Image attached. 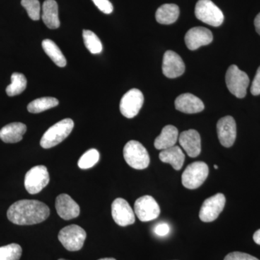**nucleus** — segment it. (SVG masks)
Wrapping results in <instances>:
<instances>
[{"label": "nucleus", "mask_w": 260, "mask_h": 260, "mask_svg": "<svg viewBox=\"0 0 260 260\" xmlns=\"http://www.w3.org/2000/svg\"><path fill=\"white\" fill-rule=\"evenodd\" d=\"M50 210L47 205L38 200H23L15 202L8 210L10 222L20 225H34L47 220Z\"/></svg>", "instance_id": "1"}, {"label": "nucleus", "mask_w": 260, "mask_h": 260, "mask_svg": "<svg viewBox=\"0 0 260 260\" xmlns=\"http://www.w3.org/2000/svg\"><path fill=\"white\" fill-rule=\"evenodd\" d=\"M74 128V121L64 119L51 126L43 135L40 141L43 148L49 149L59 145L70 135Z\"/></svg>", "instance_id": "2"}, {"label": "nucleus", "mask_w": 260, "mask_h": 260, "mask_svg": "<svg viewBox=\"0 0 260 260\" xmlns=\"http://www.w3.org/2000/svg\"><path fill=\"white\" fill-rule=\"evenodd\" d=\"M124 160L126 164L138 170H143L150 164V155L148 150L140 142L130 140L123 150Z\"/></svg>", "instance_id": "3"}, {"label": "nucleus", "mask_w": 260, "mask_h": 260, "mask_svg": "<svg viewBox=\"0 0 260 260\" xmlns=\"http://www.w3.org/2000/svg\"><path fill=\"white\" fill-rule=\"evenodd\" d=\"M209 174V167L203 161L189 164L181 176V182L186 189H195L203 185Z\"/></svg>", "instance_id": "4"}, {"label": "nucleus", "mask_w": 260, "mask_h": 260, "mask_svg": "<svg viewBox=\"0 0 260 260\" xmlns=\"http://www.w3.org/2000/svg\"><path fill=\"white\" fill-rule=\"evenodd\" d=\"M87 234L83 228L78 225H70L59 232L58 239L67 250L79 251L83 248Z\"/></svg>", "instance_id": "5"}, {"label": "nucleus", "mask_w": 260, "mask_h": 260, "mask_svg": "<svg viewBox=\"0 0 260 260\" xmlns=\"http://www.w3.org/2000/svg\"><path fill=\"white\" fill-rule=\"evenodd\" d=\"M195 16L203 23L218 27L223 23L224 15L211 0H199L195 6Z\"/></svg>", "instance_id": "6"}, {"label": "nucleus", "mask_w": 260, "mask_h": 260, "mask_svg": "<svg viewBox=\"0 0 260 260\" xmlns=\"http://www.w3.org/2000/svg\"><path fill=\"white\" fill-rule=\"evenodd\" d=\"M225 83L229 91L239 99L246 96L249 78L246 73L239 69L237 65L229 67L225 75Z\"/></svg>", "instance_id": "7"}, {"label": "nucleus", "mask_w": 260, "mask_h": 260, "mask_svg": "<svg viewBox=\"0 0 260 260\" xmlns=\"http://www.w3.org/2000/svg\"><path fill=\"white\" fill-rule=\"evenodd\" d=\"M50 180L47 168L44 166H37L31 168L25 174V189L30 194H36L42 191L48 185Z\"/></svg>", "instance_id": "8"}, {"label": "nucleus", "mask_w": 260, "mask_h": 260, "mask_svg": "<svg viewBox=\"0 0 260 260\" xmlns=\"http://www.w3.org/2000/svg\"><path fill=\"white\" fill-rule=\"evenodd\" d=\"M134 210L135 215L142 222L155 220L160 213V207L156 200L149 195L141 197L135 201Z\"/></svg>", "instance_id": "9"}, {"label": "nucleus", "mask_w": 260, "mask_h": 260, "mask_svg": "<svg viewBox=\"0 0 260 260\" xmlns=\"http://www.w3.org/2000/svg\"><path fill=\"white\" fill-rule=\"evenodd\" d=\"M225 205V197L221 193H218L205 200L200 209V220L205 223H210L216 220L223 211Z\"/></svg>", "instance_id": "10"}, {"label": "nucleus", "mask_w": 260, "mask_h": 260, "mask_svg": "<svg viewBox=\"0 0 260 260\" xmlns=\"http://www.w3.org/2000/svg\"><path fill=\"white\" fill-rule=\"evenodd\" d=\"M144 103V96L140 90L136 88L131 89L126 92L120 102V112L123 116L132 119L138 115Z\"/></svg>", "instance_id": "11"}, {"label": "nucleus", "mask_w": 260, "mask_h": 260, "mask_svg": "<svg viewBox=\"0 0 260 260\" xmlns=\"http://www.w3.org/2000/svg\"><path fill=\"white\" fill-rule=\"evenodd\" d=\"M112 215L114 222L120 226H127L135 222V212L128 202L122 198H117L113 202Z\"/></svg>", "instance_id": "12"}, {"label": "nucleus", "mask_w": 260, "mask_h": 260, "mask_svg": "<svg viewBox=\"0 0 260 260\" xmlns=\"http://www.w3.org/2000/svg\"><path fill=\"white\" fill-rule=\"evenodd\" d=\"M217 133L220 144L225 148L232 147L237 138V124L234 118L226 116L219 119Z\"/></svg>", "instance_id": "13"}, {"label": "nucleus", "mask_w": 260, "mask_h": 260, "mask_svg": "<svg viewBox=\"0 0 260 260\" xmlns=\"http://www.w3.org/2000/svg\"><path fill=\"white\" fill-rule=\"evenodd\" d=\"M213 40V34L209 29L204 27L191 28L184 37L186 47L191 51L196 50L202 46L208 45Z\"/></svg>", "instance_id": "14"}, {"label": "nucleus", "mask_w": 260, "mask_h": 260, "mask_svg": "<svg viewBox=\"0 0 260 260\" xmlns=\"http://www.w3.org/2000/svg\"><path fill=\"white\" fill-rule=\"evenodd\" d=\"M162 73L169 78H176L184 74L185 64L181 56L173 51H167L162 59Z\"/></svg>", "instance_id": "15"}, {"label": "nucleus", "mask_w": 260, "mask_h": 260, "mask_svg": "<svg viewBox=\"0 0 260 260\" xmlns=\"http://www.w3.org/2000/svg\"><path fill=\"white\" fill-rule=\"evenodd\" d=\"M55 207L58 215L65 220H72L79 216L80 206L70 195L59 194L56 198Z\"/></svg>", "instance_id": "16"}, {"label": "nucleus", "mask_w": 260, "mask_h": 260, "mask_svg": "<svg viewBox=\"0 0 260 260\" xmlns=\"http://www.w3.org/2000/svg\"><path fill=\"white\" fill-rule=\"evenodd\" d=\"M179 144L191 158H196L201 153V138L194 129L182 132L179 137Z\"/></svg>", "instance_id": "17"}, {"label": "nucleus", "mask_w": 260, "mask_h": 260, "mask_svg": "<svg viewBox=\"0 0 260 260\" xmlns=\"http://www.w3.org/2000/svg\"><path fill=\"white\" fill-rule=\"evenodd\" d=\"M175 108L177 110L185 114H197L203 112L205 106L199 98L193 94L184 93L176 99Z\"/></svg>", "instance_id": "18"}, {"label": "nucleus", "mask_w": 260, "mask_h": 260, "mask_svg": "<svg viewBox=\"0 0 260 260\" xmlns=\"http://www.w3.org/2000/svg\"><path fill=\"white\" fill-rule=\"evenodd\" d=\"M27 126L21 122H13L0 130V139L5 143H16L23 140Z\"/></svg>", "instance_id": "19"}, {"label": "nucleus", "mask_w": 260, "mask_h": 260, "mask_svg": "<svg viewBox=\"0 0 260 260\" xmlns=\"http://www.w3.org/2000/svg\"><path fill=\"white\" fill-rule=\"evenodd\" d=\"M179 139V131L176 126L167 125L162 128L161 133L155 138L154 146L158 150L172 148Z\"/></svg>", "instance_id": "20"}, {"label": "nucleus", "mask_w": 260, "mask_h": 260, "mask_svg": "<svg viewBox=\"0 0 260 260\" xmlns=\"http://www.w3.org/2000/svg\"><path fill=\"white\" fill-rule=\"evenodd\" d=\"M42 18L44 24L50 29L60 26L58 13V5L55 0H46L42 6Z\"/></svg>", "instance_id": "21"}, {"label": "nucleus", "mask_w": 260, "mask_h": 260, "mask_svg": "<svg viewBox=\"0 0 260 260\" xmlns=\"http://www.w3.org/2000/svg\"><path fill=\"white\" fill-rule=\"evenodd\" d=\"M159 158L162 162L169 164L175 170L181 169L185 160V155L177 145L162 150L159 154Z\"/></svg>", "instance_id": "22"}, {"label": "nucleus", "mask_w": 260, "mask_h": 260, "mask_svg": "<svg viewBox=\"0 0 260 260\" xmlns=\"http://www.w3.org/2000/svg\"><path fill=\"white\" fill-rule=\"evenodd\" d=\"M179 8L175 4L162 5L155 13V19L158 23L170 25L175 23L179 16Z\"/></svg>", "instance_id": "23"}, {"label": "nucleus", "mask_w": 260, "mask_h": 260, "mask_svg": "<svg viewBox=\"0 0 260 260\" xmlns=\"http://www.w3.org/2000/svg\"><path fill=\"white\" fill-rule=\"evenodd\" d=\"M42 47L44 52L49 56L51 60L59 68L66 66L67 60L59 47L50 39H45L42 42Z\"/></svg>", "instance_id": "24"}, {"label": "nucleus", "mask_w": 260, "mask_h": 260, "mask_svg": "<svg viewBox=\"0 0 260 260\" xmlns=\"http://www.w3.org/2000/svg\"><path fill=\"white\" fill-rule=\"evenodd\" d=\"M59 105V101L55 98L43 97L32 101L28 105V111L32 114H39Z\"/></svg>", "instance_id": "25"}, {"label": "nucleus", "mask_w": 260, "mask_h": 260, "mask_svg": "<svg viewBox=\"0 0 260 260\" xmlns=\"http://www.w3.org/2000/svg\"><path fill=\"white\" fill-rule=\"evenodd\" d=\"M27 86V80L25 75L15 73L11 76V84L6 88L8 96L13 97L23 93Z\"/></svg>", "instance_id": "26"}, {"label": "nucleus", "mask_w": 260, "mask_h": 260, "mask_svg": "<svg viewBox=\"0 0 260 260\" xmlns=\"http://www.w3.org/2000/svg\"><path fill=\"white\" fill-rule=\"evenodd\" d=\"M83 38L85 47L91 54H100L103 46L99 38L91 30H83Z\"/></svg>", "instance_id": "27"}, {"label": "nucleus", "mask_w": 260, "mask_h": 260, "mask_svg": "<svg viewBox=\"0 0 260 260\" xmlns=\"http://www.w3.org/2000/svg\"><path fill=\"white\" fill-rule=\"evenodd\" d=\"M22 248L18 244H11L0 247V260H19L21 257Z\"/></svg>", "instance_id": "28"}, {"label": "nucleus", "mask_w": 260, "mask_h": 260, "mask_svg": "<svg viewBox=\"0 0 260 260\" xmlns=\"http://www.w3.org/2000/svg\"><path fill=\"white\" fill-rule=\"evenodd\" d=\"M100 154L96 149H90L80 157L78 167L81 169H88L93 167L99 162Z\"/></svg>", "instance_id": "29"}, {"label": "nucleus", "mask_w": 260, "mask_h": 260, "mask_svg": "<svg viewBox=\"0 0 260 260\" xmlns=\"http://www.w3.org/2000/svg\"><path fill=\"white\" fill-rule=\"evenodd\" d=\"M21 5L31 20H39L40 19L41 5L39 0H21Z\"/></svg>", "instance_id": "30"}, {"label": "nucleus", "mask_w": 260, "mask_h": 260, "mask_svg": "<svg viewBox=\"0 0 260 260\" xmlns=\"http://www.w3.org/2000/svg\"><path fill=\"white\" fill-rule=\"evenodd\" d=\"M95 6L105 14H111L114 8L109 0H92Z\"/></svg>", "instance_id": "31"}, {"label": "nucleus", "mask_w": 260, "mask_h": 260, "mask_svg": "<svg viewBox=\"0 0 260 260\" xmlns=\"http://www.w3.org/2000/svg\"><path fill=\"white\" fill-rule=\"evenodd\" d=\"M224 260H259L250 254H246V253L239 252V251H234L230 253L225 256Z\"/></svg>", "instance_id": "32"}, {"label": "nucleus", "mask_w": 260, "mask_h": 260, "mask_svg": "<svg viewBox=\"0 0 260 260\" xmlns=\"http://www.w3.org/2000/svg\"><path fill=\"white\" fill-rule=\"evenodd\" d=\"M170 232V227L169 224L160 223L157 224L154 228V233L158 237H166Z\"/></svg>", "instance_id": "33"}, {"label": "nucleus", "mask_w": 260, "mask_h": 260, "mask_svg": "<svg viewBox=\"0 0 260 260\" xmlns=\"http://www.w3.org/2000/svg\"><path fill=\"white\" fill-rule=\"evenodd\" d=\"M251 93L254 95H260V67L258 68L255 77L251 84Z\"/></svg>", "instance_id": "34"}, {"label": "nucleus", "mask_w": 260, "mask_h": 260, "mask_svg": "<svg viewBox=\"0 0 260 260\" xmlns=\"http://www.w3.org/2000/svg\"><path fill=\"white\" fill-rule=\"evenodd\" d=\"M254 25H255L256 32L260 35V13L256 15L255 20H254Z\"/></svg>", "instance_id": "35"}, {"label": "nucleus", "mask_w": 260, "mask_h": 260, "mask_svg": "<svg viewBox=\"0 0 260 260\" xmlns=\"http://www.w3.org/2000/svg\"><path fill=\"white\" fill-rule=\"evenodd\" d=\"M253 239H254V242L256 244L260 245V229L254 233V236H253Z\"/></svg>", "instance_id": "36"}, {"label": "nucleus", "mask_w": 260, "mask_h": 260, "mask_svg": "<svg viewBox=\"0 0 260 260\" xmlns=\"http://www.w3.org/2000/svg\"><path fill=\"white\" fill-rule=\"evenodd\" d=\"M99 260H116L114 259V258H103V259H100Z\"/></svg>", "instance_id": "37"}, {"label": "nucleus", "mask_w": 260, "mask_h": 260, "mask_svg": "<svg viewBox=\"0 0 260 260\" xmlns=\"http://www.w3.org/2000/svg\"><path fill=\"white\" fill-rule=\"evenodd\" d=\"M214 167H215V169H218V166H217V165L214 166Z\"/></svg>", "instance_id": "38"}, {"label": "nucleus", "mask_w": 260, "mask_h": 260, "mask_svg": "<svg viewBox=\"0 0 260 260\" xmlns=\"http://www.w3.org/2000/svg\"><path fill=\"white\" fill-rule=\"evenodd\" d=\"M59 260H67V259H59Z\"/></svg>", "instance_id": "39"}]
</instances>
